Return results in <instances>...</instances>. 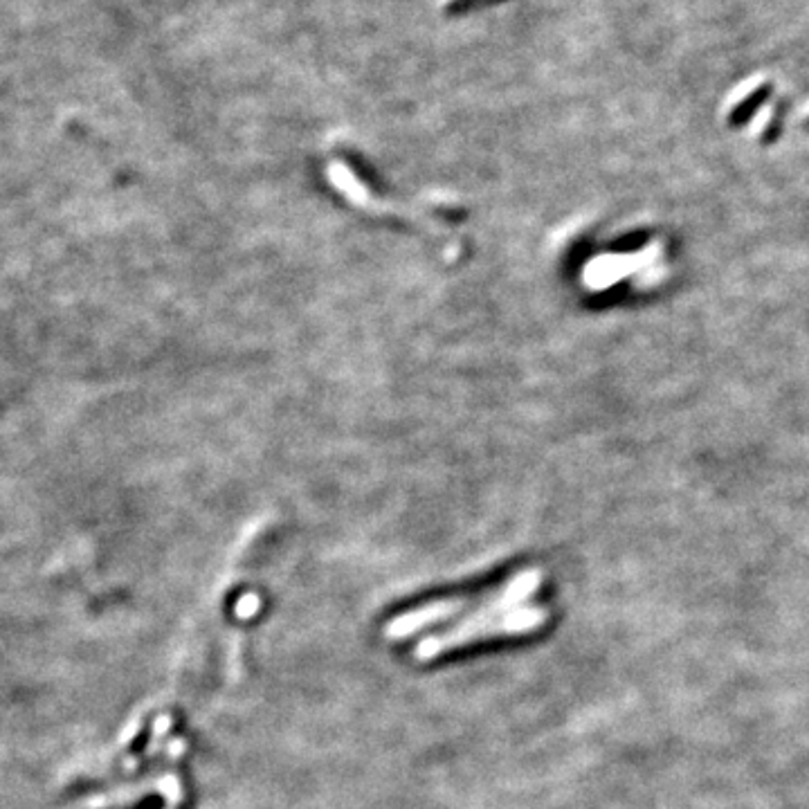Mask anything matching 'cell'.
<instances>
[{
    "instance_id": "cell-1",
    "label": "cell",
    "mask_w": 809,
    "mask_h": 809,
    "mask_svg": "<svg viewBox=\"0 0 809 809\" xmlns=\"http://www.w3.org/2000/svg\"><path fill=\"white\" fill-rule=\"evenodd\" d=\"M538 587V574H515L481 592L434 598L394 616L385 634L392 641L412 643L416 661L439 659L472 643L529 634L547 621V609L535 601Z\"/></svg>"
}]
</instances>
